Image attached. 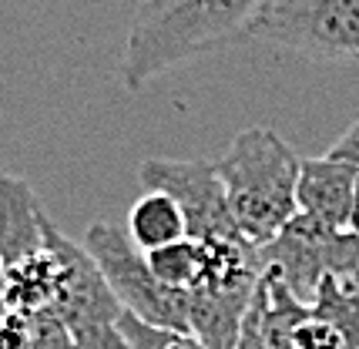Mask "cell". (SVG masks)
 Here are the masks:
<instances>
[{
    "label": "cell",
    "instance_id": "obj_10",
    "mask_svg": "<svg viewBox=\"0 0 359 349\" xmlns=\"http://www.w3.org/2000/svg\"><path fill=\"white\" fill-rule=\"evenodd\" d=\"M309 313L329 322L346 336V343L359 349V275H329L319 282Z\"/></svg>",
    "mask_w": 359,
    "mask_h": 349
},
{
    "label": "cell",
    "instance_id": "obj_4",
    "mask_svg": "<svg viewBox=\"0 0 359 349\" xmlns=\"http://www.w3.org/2000/svg\"><path fill=\"white\" fill-rule=\"evenodd\" d=\"M84 249L97 262L125 313L158 329L188 333V296L158 282L144 252L128 238V232L111 222H94L84 235Z\"/></svg>",
    "mask_w": 359,
    "mask_h": 349
},
{
    "label": "cell",
    "instance_id": "obj_1",
    "mask_svg": "<svg viewBox=\"0 0 359 349\" xmlns=\"http://www.w3.org/2000/svg\"><path fill=\"white\" fill-rule=\"evenodd\" d=\"M262 0H141L118 61L128 91H141L161 74L245 37Z\"/></svg>",
    "mask_w": 359,
    "mask_h": 349
},
{
    "label": "cell",
    "instance_id": "obj_7",
    "mask_svg": "<svg viewBox=\"0 0 359 349\" xmlns=\"http://www.w3.org/2000/svg\"><path fill=\"white\" fill-rule=\"evenodd\" d=\"M138 178L144 191H165L185 215L188 238L212 242V238H238V225L225 198V185L215 161H172L148 158L141 161ZM245 238V235H242Z\"/></svg>",
    "mask_w": 359,
    "mask_h": 349
},
{
    "label": "cell",
    "instance_id": "obj_12",
    "mask_svg": "<svg viewBox=\"0 0 359 349\" xmlns=\"http://www.w3.org/2000/svg\"><path fill=\"white\" fill-rule=\"evenodd\" d=\"M118 329L125 336V343L131 349H205L191 333H178V329H158L135 319L131 313H121Z\"/></svg>",
    "mask_w": 359,
    "mask_h": 349
},
{
    "label": "cell",
    "instance_id": "obj_9",
    "mask_svg": "<svg viewBox=\"0 0 359 349\" xmlns=\"http://www.w3.org/2000/svg\"><path fill=\"white\" fill-rule=\"evenodd\" d=\"M128 238L141 252H155L161 245H172L188 235L185 215L165 191H144L128 212Z\"/></svg>",
    "mask_w": 359,
    "mask_h": 349
},
{
    "label": "cell",
    "instance_id": "obj_3",
    "mask_svg": "<svg viewBox=\"0 0 359 349\" xmlns=\"http://www.w3.org/2000/svg\"><path fill=\"white\" fill-rule=\"evenodd\" d=\"M242 41L359 64V0H262Z\"/></svg>",
    "mask_w": 359,
    "mask_h": 349
},
{
    "label": "cell",
    "instance_id": "obj_16",
    "mask_svg": "<svg viewBox=\"0 0 359 349\" xmlns=\"http://www.w3.org/2000/svg\"><path fill=\"white\" fill-rule=\"evenodd\" d=\"M235 349H269L266 336H262V326H259V316L249 306V316H245V326H242V336H238V346Z\"/></svg>",
    "mask_w": 359,
    "mask_h": 349
},
{
    "label": "cell",
    "instance_id": "obj_2",
    "mask_svg": "<svg viewBox=\"0 0 359 349\" xmlns=\"http://www.w3.org/2000/svg\"><path fill=\"white\" fill-rule=\"evenodd\" d=\"M299 165L302 158L269 128L238 131L215 161L235 225L255 249H266L299 215Z\"/></svg>",
    "mask_w": 359,
    "mask_h": 349
},
{
    "label": "cell",
    "instance_id": "obj_18",
    "mask_svg": "<svg viewBox=\"0 0 359 349\" xmlns=\"http://www.w3.org/2000/svg\"><path fill=\"white\" fill-rule=\"evenodd\" d=\"M0 313H7V306H4V286H0Z\"/></svg>",
    "mask_w": 359,
    "mask_h": 349
},
{
    "label": "cell",
    "instance_id": "obj_17",
    "mask_svg": "<svg viewBox=\"0 0 359 349\" xmlns=\"http://www.w3.org/2000/svg\"><path fill=\"white\" fill-rule=\"evenodd\" d=\"M349 232L359 238V185H356V202H353V215H349Z\"/></svg>",
    "mask_w": 359,
    "mask_h": 349
},
{
    "label": "cell",
    "instance_id": "obj_5",
    "mask_svg": "<svg viewBox=\"0 0 359 349\" xmlns=\"http://www.w3.org/2000/svg\"><path fill=\"white\" fill-rule=\"evenodd\" d=\"M50 242L61 259V282L54 296V313L67 326L81 349H131L118 329L121 322V302L114 299L111 286L97 269L88 249L67 238L50 222Z\"/></svg>",
    "mask_w": 359,
    "mask_h": 349
},
{
    "label": "cell",
    "instance_id": "obj_14",
    "mask_svg": "<svg viewBox=\"0 0 359 349\" xmlns=\"http://www.w3.org/2000/svg\"><path fill=\"white\" fill-rule=\"evenodd\" d=\"M31 343V316L0 313V349H27Z\"/></svg>",
    "mask_w": 359,
    "mask_h": 349
},
{
    "label": "cell",
    "instance_id": "obj_11",
    "mask_svg": "<svg viewBox=\"0 0 359 349\" xmlns=\"http://www.w3.org/2000/svg\"><path fill=\"white\" fill-rule=\"evenodd\" d=\"M148 269L155 272V279L161 286L175 289V292H191L202 279V249L195 238H178L172 245H161L155 252H144Z\"/></svg>",
    "mask_w": 359,
    "mask_h": 349
},
{
    "label": "cell",
    "instance_id": "obj_15",
    "mask_svg": "<svg viewBox=\"0 0 359 349\" xmlns=\"http://www.w3.org/2000/svg\"><path fill=\"white\" fill-rule=\"evenodd\" d=\"M329 158L336 161H349V165H356L359 168V121L356 125H349L343 131V138L329 148Z\"/></svg>",
    "mask_w": 359,
    "mask_h": 349
},
{
    "label": "cell",
    "instance_id": "obj_8",
    "mask_svg": "<svg viewBox=\"0 0 359 349\" xmlns=\"http://www.w3.org/2000/svg\"><path fill=\"white\" fill-rule=\"evenodd\" d=\"M359 168L336 158H302L296 185V208L329 228H349L356 202Z\"/></svg>",
    "mask_w": 359,
    "mask_h": 349
},
{
    "label": "cell",
    "instance_id": "obj_6",
    "mask_svg": "<svg viewBox=\"0 0 359 349\" xmlns=\"http://www.w3.org/2000/svg\"><path fill=\"white\" fill-rule=\"evenodd\" d=\"M262 262L309 306L323 279L359 275V238L349 228H329L299 212L262 249Z\"/></svg>",
    "mask_w": 359,
    "mask_h": 349
},
{
    "label": "cell",
    "instance_id": "obj_13",
    "mask_svg": "<svg viewBox=\"0 0 359 349\" xmlns=\"http://www.w3.org/2000/svg\"><path fill=\"white\" fill-rule=\"evenodd\" d=\"M27 349H81L74 336L67 333L57 313H37L31 316V343Z\"/></svg>",
    "mask_w": 359,
    "mask_h": 349
}]
</instances>
